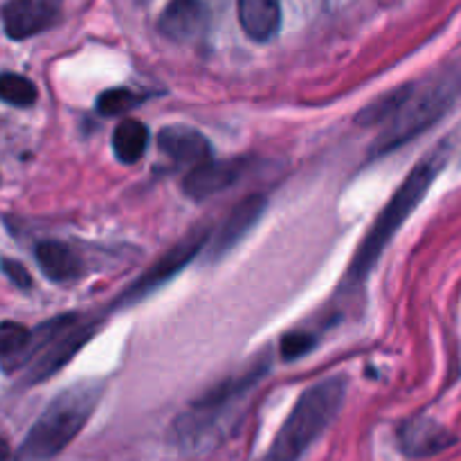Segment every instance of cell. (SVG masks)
Returning <instances> with one entry per match:
<instances>
[{"label": "cell", "mask_w": 461, "mask_h": 461, "mask_svg": "<svg viewBox=\"0 0 461 461\" xmlns=\"http://www.w3.org/2000/svg\"><path fill=\"white\" fill-rule=\"evenodd\" d=\"M243 160H205L194 167L183 180L185 196L192 201H205L239 183L243 174Z\"/></svg>", "instance_id": "obj_10"}, {"label": "cell", "mask_w": 461, "mask_h": 461, "mask_svg": "<svg viewBox=\"0 0 461 461\" xmlns=\"http://www.w3.org/2000/svg\"><path fill=\"white\" fill-rule=\"evenodd\" d=\"M36 264L48 279L57 284H70L84 275V261L61 241H41L34 250Z\"/></svg>", "instance_id": "obj_15"}, {"label": "cell", "mask_w": 461, "mask_h": 461, "mask_svg": "<svg viewBox=\"0 0 461 461\" xmlns=\"http://www.w3.org/2000/svg\"><path fill=\"white\" fill-rule=\"evenodd\" d=\"M149 147V129L138 120H124L113 131V153L124 165L142 160Z\"/></svg>", "instance_id": "obj_16"}, {"label": "cell", "mask_w": 461, "mask_h": 461, "mask_svg": "<svg viewBox=\"0 0 461 461\" xmlns=\"http://www.w3.org/2000/svg\"><path fill=\"white\" fill-rule=\"evenodd\" d=\"M32 331L18 322H0V365L5 372H18L30 345Z\"/></svg>", "instance_id": "obj_17"}, {"label": "cell", "mask_w": 461, "mask_h": 461, "mask_svg": "<svg viewBox=\"0 0 461 461\" xmlns=\"http://www.w3.org/2000/svg\"><path fill=\"white\" fill-rule=\"evenodd\" d=\"M461 99V59L412 84L403 108L392 117L372 147V158H383L412 142L437 124Z\"/></svg>", "instance_id": "obj_1"}, {"label": "cell", "mask_w": 461, "mask_h": 461, "mask_svg": "<svg viewBox=\"0 0 461 461\" xmlns=\"http://www.w3.org/2000/svg\"><path fill=\"white\" fill-rule=\"evenodd\" d=\"M266 207H268V198H266L264 194H255V196L243 198V201L230 212L228 219L221 223L219 232H216L214 241H212L210 259H221V257L228 255L230 250H234V248L248 237V232L259 223Z\"/></svg>", "instance_id": "obj_9"}, {"label": "cell", "mask_w": 461, "mask_h": 461, "mask_svg": "<svg viewBox=\"0 0 461 461\" xmlns=\"http://www.w3.org/2000/svg\"><path fill=\"white\" fill-rule=\"evenodd\" d=\"M158 147L180 165H201L212 158V144L192 126H165L158 135Z\"/></svg>", "instance_id": "obj_13"}, {"label": "cell", "mask_w": 461, "mask_h": 461, "mask_svg": "<svg viewBox=\"0 0 461 461\" xmlns=\"http://www.w3.org/2000/svg\"><path fill=\"white\" fill-rule=\"evenodd\" d=\"M207 234L205 232H192L189 237H185L183 241L176 243L174 248L165 252L158 261H153L120 297H117V306H129L135 302H142L144 297H149L151 293H156L158 288L165 286L169 279H174L176 275L183 273L189 264H192L194 257L201 250H205L207 246Z\"/></svg>", "instance_id": "obj_7"}, {"label": "cell", "mask_w": 461, "mask_h": 461, "mask_svg": "<svg viewBox=\"0 0 461 461\" xmlns=\"http://www.w3.org/2000/svg\"><path fill=\"white\" fill-rule=\"evenodd\" d=\"M0 270H3V275L14 284V286H18V288L32 286V275L27 273V268L21 264V261L3 259L0 261Z\"/></svg>", "instance_id": "obj_22"}, {"label": "cell", "mask_w": 461, "mask_h": 461, "mask_svg": "<svg viewBox=\"0 0 461 461\" xmlns=\"http://www.w3.org/2000/svg\"><path fill=\"white\" fill-rule=\"evenodd\" d=\"M39 3H43V5H48V7H52V9H57V12H59V7H61V3H63V0H39Z\"/></svg>", "instance_id": "obj_24"}, {"label": "cell", "mask_w": 461, "mask_h": 461, "mask_svg": "<svg viewBox=\"0 0 461 461\" xmlns=\"http://www.w3.org/2000/svg\"><path fill=\"white\" fill-rule=\"evenodd\" d=\"M453 444L455 437L432 419H410L399 428V446L408 457H432Z\"/></svg>", "instance_id": "obj_12"}, {"label": "cell", "mask_w": 461, "mask_h": 461, "mask_svg": "<svg viewBox=\"0 0 461 461\" xmlns=\"http://www.w3.org/2000/svg\"><path fill=\"white\" fill-rule=\"evenodd\" d=\"M315 347V338L309 336V333H286L282 338V345H279V351H282L284 360H297L302 356L309 354Z\"/></svg>", "instance_id": "obj_21"}, {"label": "cell", "mask_w": 461, "mask_h": 461, "mask_svg": "<svg viewBox=\"0 0 461 461\" xmlns=\"http://www.w3.org/2000/svg\"><path fill=\"white\" fill-rule=\"evenodd\" d=\"M444 160L446 153L439 149V151L423 158V160L405 176L401 187L396 189L394 196H392L390 203L383 207L378 219L374 221L369 232L365 234V239L360 241L358 250H356L354 259H351L349 264V270H347L349 282L358 284L372 273L374 266L378 264L381 255L385 252V248L390 246V241L394 239V234L403 228L405 221H408L410 216H412V212L421 205L428 189L432 187L437 174H439L441 167H444Z\"/></svg>", "instance_id": "obj_2"}, {"label": "cell", "mask_w": 461, "mask_h": 461, "mask_svg": "<svg viewBox=\"0 0 461 461\" xmlns=\"http://www.w3.org/2000/svg\"><path fill=\"white\" fill-rule=\"evenodd\" d=\"M104 394L99 381H81L63 390L27 432L18 461H50L77 439Z\"/></svg>", "instance_id": "obj_3"}, {"label": "cell", "mask_w": 461, "mask_h": 461, "mask_svg": "<svg viewBox=\"0 0 461 461\" xmlns=\"http://www.w3.org/2000/svg\"><path fill=\"white\" fill-rule=\"evenodd\" d=\"M210 12L203 0H169L158 18V32L176 43H192L207 32Z\"/></svg>", "instance_id": "obj_8"}, {"label": "cell", "mask_w": 461, "mask_h": 461, "mask_svg": "<svg viewBox=\"0 0 461 461\" xmlns=\"http://www.w3.org/2000/svg\"><path fill=\"white\" fill-rule=\"evenodd\" d=\"M410 90H412V84H405L401 88L392 90V93L383 95L381 99L369 104L363 113L358 115V122L363 126H374V124H387L396 113L403 108L405 99H408Z\"/></svg>", "instance_id": "obj_18"}, {"label": "cell", "mask_w": 461, "mask_h": 461, "mask_svg": "<svg viewBox=\"0 0 461 461\" xmlns=\"http://www.w3.org/2000/svg\"><path fill=\"white\" fill-rule=\"evenodd\" d=\"M57 9L39 3V0H7L3 5V27L9 39L23 41L39 34L57 18Z\"/></svg>", "instance_id": "obj_11"}, {"label": "cell", "mask_w": 461, "mask_h": 461, "mask_svg": "<svg viewBox=\"0 0 461 461\" xmlns=\"http://www.w3.org/2000/svg\"><path fill=\"white\" fill-rule=\"evenodd\" d=\"M9 457H12V450H9V444L3 439V437H0V461H9Z\"/></svg>", "instance_id": "obj_23"}, {"label": "cell", "mask_w": 461, "mask_h": 461, "mask_svg": "<svg viewBox=\"0 0 461 461\" xmlns=\"http://www.w3.org/2000/svg\"><path fill=\"white\" fill-rule=\"evenodd\" d=\"M347 381L340 376L315 383L297 399L295 408L261 461H300L311 446L329 430L345 403Z\"/></svg>", "instance_id": "obj_4"}, {"label": "cell", "mask_w": 461, "mask_h": 461, "mask_svg": "<svg viewBox=\"0 0 461 461\" xmlns=\"http://www.w3.org/2000/svg\"><path fill=\"white\" fill-rule=\"evenodd\" d=\"M239 23L243 32L257 43H268L277 36L282 25L279 0H237Z\"/></svg>", "instance_id": "obj_14"}, {"label": "cell", "mask_w": 461, "mask_h": 461, "mask_svg": "<svg viewBox=\"0 0 461 461\" xmlns=\"http://www.w3.org/2000/svg\"><path fill=\"white\" fill-rule=\"evenodd\" d=\"M266 376V365L252 367L250 372L241 376L228 378L219 387L207 392L203 399H198L183 417H178L171 428V437L178 446L189 450H196L198 446L210 444L214 439L221 426H225L237 405L252 392V387Z\"/></svg>", "instance_id": "obj_5"}, {"label": "cell", "mask_w": 461, "mask_h": 461, "mask_svg": "<svg viewBox=\"0 0 461 461\" xmlns=\"http://www.w3.org/2000/svg\"><path fill=\"white\" fill-rule=\"evenodd\" d=\"M95 331H97L95 324L79 322L75 315H63V318H54L41 324L36 331H32L30 345H27L25 358L21 365V369L25 372V383L34 385V383L54 376L84 349Z\"/></svg>", "instance_id": "obj_6"}, {"label": "cell", "mask_w": 461, "mask_h": 461, "mask_svg": "<svg viewBox=\"0 0 461 461\" xmlns=\"http://www.w3.org/2000/svg\"><path fill=\"white\" fill-rule=\"evenodd\" d=\"M140 97L135 93H131V90L126 88H113V90H106V93L102 95V97L97 99V111L102 113V115H122V113L131 111L133 106H138Z\"/></svg>", "instance_id": "obj_20"}, {"label": "cell", "mask_w": 461, "mask_h": 461, "mask_svg": "<svg viewBox=\"0 0 461 461\" xmlns=\"http://www.w3.org/2000/svg\"><path fill=\"white\" fill-rule=\"evenodd\" d=\"M36 97H39L36 86L27 77L14 75V72L0 75V102L16 108H27L36 102Z\"/></svg>", "instance_id": "obj_19"}]
</instances>
